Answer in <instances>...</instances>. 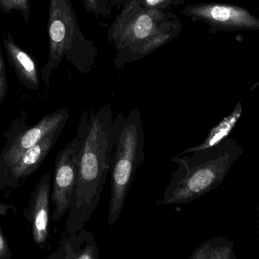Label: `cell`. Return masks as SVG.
Instances as JSON below:
<instances>
[{
    "label": "cell",
    "instance_id": "6da1fadb",
    "mask_svg": "<svg viewBox=\"0 0 259 259\" xmlns=\"http://www.w3.org/2000/svg\"><path fill=\"white\" fill-rule=\"evenodd\" d=\"M76 137L78 140V171L68 210L67 234L83 229L95 211L112 167L117 139L115 117L109 105L97 112L84 113Z\"/></svg>",
    "mask_w": 259,
    "mask_h": 259
},
{
    "label": "cell",
    "instance_id": "7a4b0ae2",
    "mask_svg": "<svg viewBox=\"0 0 259 259\" xmlns=\"http://www.w3.org/2000/svg\"><path fill=\"white\" fill-rule=\"evenodd\" d=\"M243 151L238 141L228 137L209 149L175 155L171 161L177 167L170 174L161 203H190L210 193L223 182Z\"/></svg>",
    "mask_w": 259,
    "mask_h": 259
},
{
    "label": "cell",
    "instance_id": "3957f363",
    "mask_svg": "<svg viewBox=\"0 0 259 259\" xmlns=\"http://www.w3.org/2000/svg\"><path fill=\"white\" fill-rule=\"evenodd\" d=\"M181 22L173 12L128 0L109 30L117 50L115 62L124 65L162 47L179 34Z\"/></svg>",
    "mask_w": 259,
    "mask_h": 259
},
{
    "label": "cell",
    "instance_id": "277c9868",
    "mask_svg": "<svg viewBox=\"0 0 259 259\" xmlns=\"http://www.w3.org/2000/svg\"><path fill=\"white\" fill-rule=\"evenodd\" d=\"M47 30L48 60L40 70L47 86L50 85L52 71L65 58L80 72H88L93 68L97 50L94 43L83 36L71 0H50Z\"/></svg>",
    "mask_w": 259,
    "mask_h": 259
},
{
    "label": "cell",
    "instance_id": "5b68a950",
    "mask_svg": "<svg viewBox=\"0 0 259 259\" xmlns=\"http://www.w3.org/2000/svg\"><path fill=\"white\" fill-rule=\"evenodd\" d=\"M117 139L112 157L108 224L115 225L125 205L134 176L145 157V134L137 109L115 117Z\"/></svg>",
    "mask_w": 259,
    "mask_h": 259
},
{
    "label": "cell",
    "instance_id": "8992f818",
    "mask_svg": "<svg viewBox=\"0 0 259 259\" xmlns=\"http://www.w3.org/2000/svg\"><path fill=\"white\" fill-rule=\"evenodd\" d=\"M69 111L61 108L42 117L34 126H27L24 118L17 119L3 132L5 143L0 153V174L21 155L56 129L65 127Z\"/></svg>",
    "mask_w": 259,
    "mask_h": 259
},
{
    "label": "cell",
    "instance_id": "52a82bcc",
    "mask_svg": "<svg viewBox=\"0 0 259 259\" xmlns=\"http://www.w3.org/2000/svg\"><path fill=\"white\" fill-rule=\"evenodd\" d=\"M78 171V140L77 137L60 151L55 161L51 201L54 205L52 219L60 220L70 208Z\"/></svg>",
    "mask_w": 259,
    "mask_h": 259
},
{
    "label": "cell",
    "instance_id": "ba28073f",
    "mask_svg": "<svg viewBox=\"0 0 259 259\" xmlns=\"http://www.w3.org/2000/svg\"><path fill=\"white\" fill-rule=\"evenodd\" d=\"M64 127L49 134L36 145L22 154L0 174V190L17 189L39 168L56 145Z\"/></svg>",
    "mask_w": 259,
    "mask_h": 259
},
{
    "label": "cell",
    "instance_id": "9c48e42d",
    "mask_svg": "<svg viewBox=\"0 0 259 259\" xmlns=\"http://www.w3.org/2000/svg\"><path fill=\"white\" fill-rule=\"evenodd\" d=\"M51 175L47 173L36 184L24 211L31 227L33 242L44 249L49 238L50 204L51 201Z\"/></svg>",
    "mask_w": 259,
    "mask_h": 259
},
{
    "label": "cell",
    "instance_id": "30bf717a",
    "mask_svg": "<svg viewBox=\"0 0 259 259\" xmlns=\"http://www.w3.org/2000/svg\"><path fill=\"white\" fill-rule=\"evenodd\" d=\"M5 50L11 66L15 70L17 79L26 88L37 91L39 88V72L37 62L25 50L18 47L11 33L3 38Z\"/></svg>",
    "mask_w": 259,
    "mask_h": 259
},
{
    "label": "cell",
    "instance_id": "8fae6325",
    "mask_svg": "<svg viewBox=\"0 0 259 259\" xmlns=\"http://www.w3.org/2000/svg\"><path fill=\"white\" fill-rule=\"evenodd\" d=\"M100 251L95 236L91 231L82 229L67 234L60 242L57 250L49 259H98Z\"/></svg>",
    "mask_w": 259,
    "mask_h": 259
},
{
    "label": "cell",
    "instance_id": "7c38bea8",
    "mask_svg": "<svg viewBox=\"0 0 259 259\" xmlns=\"http://www.w3.org/2000/svg\"><path fill=\"white\" fill-rule=\"evenodd\" d=\"M243 114V108L240 103H238L234 110L228 117L224 118L219 124L212 128L208 132L205 139L201 144L193 146L187 150L184 151L183 154L192 153L199 152L206 149L217 145L224 140L230 136L232 131L238 123Z\"/></svg>",
    "mask_w": 259,
    "mask_h": 259
},
{
    "label": "cell",
    "instance_id": "4fadbf2b",
    "mask_svg": "<svg viewBox=\"0 0 259 259\" xmlns=\"http://www.w3.org/2000/svg\"><path fill=\"white\" fill-rule=\"evenodd\" d=\"M232 240L224 236L208 239L196 248L190 259H237Z\"/></svg>",
    "mask_w": 259,
    "mask_h": 259
},
{
    "label": "cell",
    "instance_id": "5bb4252c",
    "mask_svg": "<svg viewBox=\"0 0 259 259\" xmlns=\"http://www.w3.org/2000/svg\"><path fill=\"white\" fill-rule=\"evenodd\" d=\"M0 9L4 13L9 14L12 11L20 12L26 21L30 19L31 12L30 0H0Z\"/></svg>",
    "mask_w": 259,
    "mask_h": 259
},
{
    "label": "cell",
    "instance_id": "9a60e30c",
    "mask_svg": "<svg viewBox=\"0 0 259 259\" xmlns=\"http://www.w3.org/2000/svg\"><path fill=\"white\" fill-rule=\"evenodd\" d=\"M83 3L87 11L95 15L97 18L100 16H106L110 12V0H83Z\"/></svg>",
    "mask_w": 259,
    "mask_h": 259
},
{
    "label": "cell",
    "instance_id": "2e32d148",
    "mask_svg": "<svg viewBox=\"0 0 259 259\" xmlns=\"http://www.w3.org/2000/svg\"><path fill=\"white\" fill-rule=\"evenodd\" d=\"M6 65L3 59V53L0 47V104L6 99L8 91L7 76H6Z\"/></svg>",
    "mask_w": 259,
    "mask_h": 259
},
{
    "label": "cell",
    "instance_id": "e0dca14e",
    "mask_svg": "<svg viewBox=\"0 0 259 259\" xmlns=\"http://www.w3.org/2000/svg\"><path fill=\"white\" fill-rule=\"evenodd\" d=\"M142 4L154 9L167 10L171 6L181 4V0H139Z\"/></svg>",
    "mask_w": 259,
    "mask_h": 259
},
{
    "label": "cell",
    "instance_id": "ac0fdd59",
    "mask_svg": "<svg viewBox=\"0 0 259 259\" xmlns=\"http://www.w3.org/2000/svg\"><path fill=\"white\" fill-rule=\"evenodd\" d=\"M210 15L216 21H225L231 17V11L223 6H214L210 11Z\"/></svg>",
    "mask_w": 259,
    "mask_h": 259
},
{
    "label": "cell",
    "instance_id": "d6986e66",
    "mask_svg": "<svg viewBox=\"0 0 259 259\" xmlns=\"http://www.w3.org/2000/svg\"><path fill=\"white\" fill-rule=\"evenodd\" d=\"M13 254L8 244L7 239L0 227V259H11L13 256Z\"/></svg>",
    "mask_w": 259,
    "mask_h": 259
},
{
    "label": "cell",
    "instance_id": "ffe728a7",
    "mask_svg": "<svg viewBox=\"0 0 259 259\" xmlns=\"http://www.w3.org/2000/svg\"><path fill=\"white\" fill-rule=\"evenodd\" d=\"M9 211H12L15 214H17L16 208H15L13 205L12 204H6L0 202V215L4 216L6 217L7 215V213Z\"/></svg>",
    "mask_w": 259,
    "mask_h": 259
},
{
    "label": "cell",
    "instance_id": "44dd1931",
    "mask_svg": "<svg viewBox=\"0 0 259 259\" xmlns=\"http://www.w3.org/2000/svg\"><path fill=\"white\" fill-rule=\"evenodd\" d=\"M257 214H258V234L259 235V202H258V208H257Z\"/></svg>",
    "mask_w": 259,
    "mask_h": 259
}]
</instances>
